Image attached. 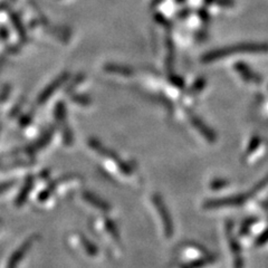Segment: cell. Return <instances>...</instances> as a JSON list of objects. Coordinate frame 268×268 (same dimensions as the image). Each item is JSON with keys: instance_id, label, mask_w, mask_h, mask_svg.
Listing matches in <instances>:
<instances>
[{"instance_id": "obj_1", "label": "cell", "mask_w": 268, "mask_h": 268, "mask_svg": "<svg viewBox=\"0 0 268 268\" xmlns=\"http://www.w3.org/2000/svg\"><path fill=\"white\" fill-rule=\"evenodd\" d=\"M87 147L96 155L99 168L107 178L122 186L138 187L141 184V175L136 163L124 160L94 138L87 140Z\"/></svg>"}, {"instance_id": "obj_2", "label": "cell", "mask_w": 268, "mask_h": 268, "mask_svg": "<svg viewBox=\"0 0 268 268\" xmlns=\"http://www.w3.org/2000/svg\"><path fill=\"white\" fill-rule=\"evenodd\" d=\"M88 227L108 254L114 258H121L124 254V246L118 225L109 218V215L93 216Z\"/></svg>"}, {"instance_id": "obj_3", "label": "cell", "mask_w": 268, "mask_h": 268, "mask_svg": "<svg viewBox=\"0 0 268 268\" xmlns=\"http://www.w3.org/2000/svg\"><path fill=\"white\" fill-rule=\"evenodd\" d=\"M83 187V178L77 174H67L51 181L39 192L37 200L40 205L56 204L60 199H66L76 194Z\"/></svg>"}, {"instance_id": "obj_4", "label": "cell", "mask_w": 268, "mask_h": 268, "mask_svg": "<svg viewBox=\"0 0 268 268\" xmlns=\"http://www.w3.org/2000/svg\"><path fill=\"white\" fill-rule=\"evenodd\" d=\"M147 207L155 227L163 240H171L174 236V224L166 201L159 193L152 192L147 198Z\"/></svg>"}, {"instance_id": "obj_5", "label": "cell", "mask_w": 268, "mask_h": 268, "mask_svg": "<svg viewBox=\"0 0 268 268\" xmlns=\"http://www.w3.org/2000/svg\"><path fill=\"white\" fill-rule=\"evenodd\" d=\"M66 242L69 247L77 256L87 261H100L102 259V251L94 241L78 231H72L67 236Z\"/></svg>"}, {"instance_id": "obj_6", "label": "cell", "mask_w": 268, "mask_h": 268, "mask_svg": "<svg viewBox=\"0 0 268 268\" xmlns=\"http://www.w3.org/2000/svg\"><path fill=\"white\" fill-rule=\"evenodd\" d=\"M75 201L81 208L93 216H111L113 212V207L106 200L101 198L99 194L94 193L93 191L85 190L83 188L75 194Z\"/></svg>"}, {"instance_id": "obj_7", "label": "cell", "mask_w": 268, "mask_h": 268, "mask_svg": "<svg viewBox=\"0 0 268 268\" xmlns=\"http://www.w3.org/2000/svg\"><path fill=\"white\" fill-rule=\"evenodd\" d=\"M267 50H268V46L261 44H241L238 46L224 47V48H219V50L208 52L204 55L201 60H203V63H211V62H215V60L228 57L231 56V55H236L239 53H259V52H266Z\"/></svg>"}, {"instance_id": "obj_8", "label": "cell", "mask_w": 268, "mask_h": 268, "mask_svg": "<svg viewBox=\"0 0 268 268\" xmlns=\"http://www.w3.org/2000/svg\"><path fill=\"white\" fill-rule=\"evenodd\" d=\"M210 253L207 252V249L196 242H186L178 248V257L185 266H190L197 263L200 259H203Z\"/></svg>"}, {"instance_id": "obj_9", "label": "cell", "mask_w": 268, "mask_h": 268, "mask_svg": "<svg viewBox=\"0 0 268 268\" xmlns=\"http://www.w3.org/2000/svg\"><path fill=\"white\" fill-rule=\"evenodd\" d=\"M55 119H56L57 124L62 132L63 142L66 147H71L74 143V137H73V131L71 127L67 124V113H66V106L64 103L59 102L55 107Z\"/></svg>"}, {"instance_id": "obj_10", "label": "cell", "mask_w": 268, "mask_h": 268, "mask_svg": "<svg viewBox=\"0 0 268 268\" xmlns=\"http://www.w3.org/2000/svg\"><path fill=\"white\" fill-rule=\"evenodd\" d=\"M69 77H70V74L69 73H62L56 80H54L50 85H48L47 87H45V90L42 91V92L39 94L38 99H37V104L38 105H42L45 104V103L51 99V96L56 92V91L62 86V85L64 83H66L67 81H69Z\"/></svg>"}, {"instance_id": "obj_11", "label": "cell", "mask_w": 268, "mask_h": 268, "mask_svg": "<svg viewBox=\"0 0 268 268\" xmlns=\"http://www.w3.org/2000/svg\"><path fill=\"white\" fill-rule=\"evenodd\" d=\"M34 241H35V237H30L29 239L25 240V242L21 243L20 247L10 256L7 268H18V266L20 265L23 259L25 258V256L29 253L30 248L33 247Z\"/></svg>"}, {"instance_id": "obj_12", "label": "cell", "mask_w": 268, "mask_h": 268, "mask_svg": "<svg viewBox=\"0 0 268 268\" xmlns=\"http://www.w3.org/2000/svg\"><path fill=\"white\" fill-rule=\"evenodd\" d=\"M190 122H191L192 126L200 133V136L203 137L205 140H207V141L210 143H214L216 141V134L212 132L210 127L207 126L204 123V121L199 119L197 115L190 114Z\"/></svg>"}, {"instance_id": "obj_13", "label": "cell", "mask_w": 268, "mask_h": 268, "mask_svg": "<svg viewBox=\"0 0 268 268\" xmlns=\"http://www.w3.org/2000/svg\"><path fill=\"white\" fill-rule=\"evenodd\" d=\"M35 182H36V180L32 175L28 176V178L26 179L25 184L23 185L20 191L18 192V194H17V198L15 200L16 207H21V206H24V204L26 203L28 197H29V194L32 193V191H33V188L35 187Z\"/></svg>"}, {"instance_id": "obj_14", "label": "cell", "mask_w": 268, "mask_h": 268, "mask_svg": "<svg viewBox=\"0 0 268 268\" xmlns=\"http://www.w3.org/2000/svg\"><path fill=\"white\" fill-rule=\"evenodd\" d=\"M235 69L237 73L245 80L246 82L249 83H260V77L258 75H256L253 71L249 69L247 65L243 63H237L235 65Z\"/></svg>"}, {"instance_id": "obj_15", "label": "cell", "mask_w": 268, "mask_h": 268, "mask_svg": "<svg viewBox=\"0 0 268 268\" xmlns=\"http://www.w3.org/2000/svg\"><path fill=\"white\" fill-rule=\"evenodd\" d=\"M104 70L107 73H111V74H118L121 76H132L134 74V71L131 69L130 66L125 65H119V64H106L104 66Z\"/></svg>"}, {"instance_id": "obj_16", "label": "cell", "mask_w": 268, "mask_h": 268, "mask_svg": "<svg viewBox=\"0 0 268 268\" xmlns=\"http://www.w3.org/2000/svg\"><path fill=\"white\" fill-rule=\"evenodd\" d=\"M10 17H11V23H13V25L15 26L18 34H19L20 39L23 41H26L27 40V33H26L25 27H24V25H23V21L20 19V17L18 16L17 14H14V13L10 15Z\"/></svg>"}, {"instance_id": "obj_17", "label": "cell", "mask_w": 268, "mask_h": 268, "mask_svg": "<svg viewBox=\"0 0 268 268\" xmlns=\"http://www.w3.org/2000/svg\"><path fill=\"white\" fill-rule=\"evenodd\" d=\"M207 85V81L205 78H198V80L193 83L190 88V94H199Z\"/></svg>"}, {"instance_id": "obj_18", "label": "cell", "mask_w": 268, "mask_h": 268, "mask_svg": "<svg viewBox=\"0 0 268 268\" xmlns=\"http://www.w3.org/2000/svg\"><path fill=\"white\" fill-rule=\"evenodd\" d=\"M72 100L74 101L75 103L83 106H87L90 105L92 101H91V97H88L87 95H83V94H75L72 96Z\"/></svg>"}, {"instance_id": "obj_19", "label": "cell", "mask_w": 268, "mask_h": 268, "mask_svg": "<svg viewBox=\"0 0 268 268\" xmlns=\"http://www.w3.org/2000/svg\"><path fill=\"white\" fill-rule=\"evenodd\" d=\"M170 82H171L174 86L176 87H184L185 86V81H184V78L178 76V75H174L172 74L171 77H170Z\"/></svg>"}, {"instance_id": "obj_20", "label": "cell", "mask_w": 268, "mask_h": 268, "mask_svg": "<svg viewBox=\"0 0 268 268\" xmlns=\"http://www.w3.org/2000/svg\"><path fill=\"white\" fill-rule=\"evenodd\" d=\"M15 181H6L0 184V193H4L15 186Z\"/></svg>"}, {"instance_id": "obj_21", "label": "cell", "mask_w": 268, "mask_h": 268, "mask_svg": "<svg viewBox=\"0 0 268 268\" xmlns=\"http://www.w3.org/2000/svg\"><path fill=\"white\" fill-rule=\"evenodd\" d=\"M9 94H10V87L5 86L4 90H3V92L0 93V102H4L6 99H7Z\"/></svg>"}, {"instance_id": "obj_22", "label": "cell", "mask_w": 268, "mask_h": 268, "mask_svg": "<svg viewBox=\"0 0 268 268\" xmlns=\"http://www.w3.org/2000/svg\"><path fill=\"white\" fill-rule=\"evenodd\" d=\"M217 4L221 7H231L234 5V0H217Z\"/></svg>"}, {"instance_id": "obj_23", "label": "cell", "mask_w": 268, "mask_h": 268, "mask_svg": "<svg viewBox=\"0 0 268 268\" xmlns=\"http://www.w3.org/2000/svg\"><path fill=\"white\" fill-rule=\"evenodd\" d=\"M30 121H32V117H30V115H25V117H23L20 119V125L27 126L30 123Z\"/></svg>"}, {"instance_id": "obj_24", "label": "cell", "mask_w": 268, "mask_h": 268, "mask_svg": "<svg viewBox=\"0 0 268 268\" xmlns=\"http://www.w3.org/2000/svg\"><path fill=\"white\" fill-rule=\"evenodd\" d=\"M8 35H9V33H8L7 29H6L4 26L0 27V37H2V39H5V40L7 39Z\"/></svg>"}, {"instance_id": "obj_25", "label": "cell", "mask_w": 268, "mask_h": 268, "mask_svg": "<svg viewBox=\"0 0 268 268\" xmlns=\"http://www.w3.org/2000/svg\"><path fill=\"white\" fill-rule=\"evenodd\" d=\"M199 14H200L201 19H203L204 21H208L209 20V14H208V11H207L206 9L200 10Z\"/></svg>"}, {"instance_id": "obj_26", "label": "cell", "mask_w": 268, "mask_h": 268, "mask_svg": "<svg viewBox=\"0 0 268 268\" xmlns=\"http://www.w3.org/2000/svg\"><path fill=\"white\" fill-rule=\"evenodd\" d=\"M214 2H215V0H205V4H206V5H210V4H212Z\"/></svg>"}, {"instance_id": "obj_27", "label": "cell", "mask_w": 268, "mask_h": 268, "mask_svg": "<svg viewBox=\"0 0 268 268\" xmlns=\"http://www.w3.org/2000/svg\"><path fill=\"white\" fill-rule=\"evenodd\" d=\"M176 2H178V3H184L185 0H176Z\"/></svg>"}, {"instance_id": "obj_28", "label": "cell", "mask_w": 268, "mask_h": 268, "mask_svg": "<svg viewBox=\"0 0 268 268\" xmlns=\"http://www.w3.org/2000/svg\"><path fill=\"white\" fill-rule=\"evenodd\" d=\"M0 130H2V127H0Z\"/></svg>"}, {"instance_id": "obj_29", "label": "cell", "mask_w": 268, "mask_h": 268, "mask_svg": "<svg viewBox=\"0 0 268 268\" xmlns=\"http://www.w3.org/2000/svg\"><path fill=\"white\" fill-rule=\"evenodd\" d=\"M13 2H14V0H13Z\"/></svg>"}]
</instances>
